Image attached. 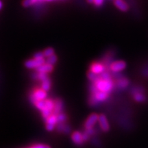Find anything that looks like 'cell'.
I'll return each mask as SVG.
<instances>
[{
    "mask_svg": "<svg viewBox=\"0 0 148 148\" xmlns=\"http://www.w3.org/2000/svg\"><path fill=\"white\" fill-rule=\"evenodd\" d=\"M50 87H51V82H50V79L49 78L46 79V80L43 81L42 82L41 84V89H42L45 91H48V90H50Z\"/></svg>",
    "mask_w": 148,
    "mask_h": 148,
    "instance_id": "9a60e30c",
    "label": "cell"
},
{
    "mask_svg": "<svg viewBox=\"0 0 148 148\" xmlns=\"http://www.w3.org/2000/svg\"><path fill=\"white\" fill-rule=\"evenodd\" d=\"M47 97V92L42 89H38L35 90L34 94L30 96V100L32 103H35L37 101L45 100Z\"/></svg>",
    "mask_w": 148,
    "mask_h": 148,
    "instance_id": "277c9868",
    "label": "cell"
},
{
    "mask_svg": "<svg viewBox=\"0 0 148 148\" xmlns=\"http://www.w3.org/2000/svg\"><path fill=\"white\" fill-rule=\"evenodd\" d=\"M34 57L35 59H43L45 56H44L43 52H42V51H38V52L34 53Z\"/></svg>",
    "mask_w": 148,
    "mask_h": 148,
    "instance_id": "484cf974",
    "label": "cell"
},
{
    "mask_svg": "<svg viewBox=\"0 0 148 148\" xmlns=\"http://www.w3.org/2000/svg\"><path fill=\"white\" fill-rule=\"evenodd\" d=\"M38 79H39V80L42 81V82H43V81L46 80V79H48L47 73H38Z\"/></svg>",
    "mask_w": 148,
    "mask_h": 148,
    "instance_id": "d4e9b609",
    "label": "cell"
},
{
    "mask_svg": "<svg viewBox=\"0 0 148 148\" xmlns=\"http://www.w3.org/2000/svg\"><path fill=\"white\" fill-rule=\"evenodd\" d=\"M62 108V101H61L60 99H57V100H56L54 110H53V112H54L56 115H58V114H60Z\"/></svg>",
    "mask_w": 148,
    "mask_h": 148,
    "instance_id": "4fadbf2b",
    "label": "cell"
},
{
    "mask_svg": "<svg viewBox=\"0 0 148 148\" xmlns=\"http://www.w3.org/2000/svg\"><path fill=\"white\" fill-rule=\"evenodd\" d=\"M126 67V64L124 61L119 60L114 62L113 63L110 65L111 71L113 72H119L124 70Z\"/></svg>",
    "mask_w": 148,
    "mask_h": 148,
    "instance_id": "8992f818",
    "label": "cell"
},
{
    "mask_svg": "<svg viewBox=\"0 0 148 148\" xmlns=\"http://www.w3.org/2000/svg\"><path fill=\"white\" fill-rule=\"evenodd\" d=\"M44 56L46 57V58H49V57L51 56L54 55V50H53V48L51 47H48L47 49H45L43 51Z\"/></svg>",
    "mask_w": 148,
    "mask_h": 148,
    "instance_id": "ac0fdd59",
    "label": "cell"
},
{
    "mask_svg": "<svg viewBox=\"0 0 148 148\" xmlns=\"http://www.w3.org/2000/svg\"><path fill=\"white\" fill-rule=\"evenodd\" d=\"M45 63V59H30V60H27L25 62V66L27 69H36L37 68H38L42 64Z\"/></svg>",
    "mask_w": 148,
    "mask_h": 148,
    "instance_id": "3957f363",
    "label": "cell"
},
{
    "mask_svg": "<svg viewBox=\"0 0 148 148\" xmlns=\"http://www.w3.org/2000/svg\"><path fill=\"white\" fill-rule=\"evenodd\" d=\"M35 106L36 107L37 109L42 112L45 109H46V103L45 100H40V101H37L36 103H34Z\"/></svg>",
    "mask_w": 148,
    "mask_h": 148,
    "instance_id": "2e32d148",
    "label": "cell"
},
{
    "mask_svg": "<svg viewBox=\"0 0 148 148\" xmlns=\"http://www.w3.org/2000/svg\"><path fill=\"white\" fill-rule=\"evenodd\" d=\"M103 0H94V3L96 6H101L103 4Z\"/></svg>",
    "mask_w": 148,
    "mask_h": 148,
    "instance_id": "83f0119b",
    "label": "cell"
},
{
    "mask_svg": "<svg viewBox=\"0 0 148 148\" xmlns=\"http://www.w3.org/2000/svg\"><path fill=\"white\" fill-rule=\"evenodd\" d=\"M104 66L101 63H99V62H95L90 67V71L96 74V75H101V73L104 72Z\"/></svg>",
    "mask_w": 148,
    "mask_h": 148,
    "instance_id": "ba28073f",
    "label": "cell"
},
{
    "mask_svg": "<svg viewBox=\"0 0 148 148\" xmlns=\"http://www.w3.org/2000/svg\"><path fill=\"white\" fill-rule=\"evenodd\" d=\"M86 1L89 3H94V0H86Z\"/></svg>",
    "mask_w": 148,
    "mask_h": 148,
    "instance_id": "f1b7e54d",
    "label": "cell"
},
{
    "mask_svg": "<svg viewBox=\"0 0 148 148\" xmlns=\"http://www.w3.org/2000/svg\"><path fill=\"white\" fill-rule=\"evenodd\" d=\"M98 122H99V126H100V128L103 131H104V132H107V131L109 130L110 126H109L108 119H107L106 116H105L104 114H99Z\"/></svg>",
    "mask_w": 148,
    "mask_h": 148,
    "instance_id": "52a82bcc",
    "label": "cell"
},
{
    "mask_svg": "<svg viewBox=\"0 0 148 148\" xmlns=\"http://www.w3.org/2000/svg\"><path fill=\"white\" fill-rule=\"evenodd\" d=\"M28 148H51V147L47 145H43V144H36V145H34Z\"/></svg>",
    "mask_w": 148,
    "mask_h": 148,
    "instance_id": "4316f807",
    "label": "cell"
},
{
    "mask_svg": "<svg viewBox=\"0 0 148 148\" xmlns=\"http://www.w3.org/2000/svg\"><path fill=\"white\" fill-rule=\"evenodd\" d=\"M36 2H38V0H23V2H22V5L25 8H27V7L34 5Z\"/></svg>",
    "mask_w": 148,
    "mask_h": 148,
    "instance_id": "d6986e66",
    "label": "cell"
},
{
    "mask_svg": "<svg viewBox=\"0 0 148 148\" xmlns=\"http://www.w3.org/2000/svg\"><path fill=\"white\" fill-rule=\"evenodd\" d=\"M88 77L90 80L92 81V82H96V81L98 80V79L99 78V77L97 76V75L96 74L92 73V72H88Z\"/></svg>",
    "mask_w": 148,
    "mask_h": 148,
    "instance_id": "7402d4cb",
    "label": "cell"
},
{
    "mask_svg": "<svg viewBox=\"0 0 148 148\" xmlns=\"http://www.w3.org/2000/svg\"><path fill=\"white\" fill-rule=\"evenodd\" d=\"M108 97V93L98 90L94 95V101H95V102H101V101L106 100Z\"/></svg>",
    "mask_w": 148,
    "mask_h": 148,
    "instance_id": "8fae6325",
    "label": "cell"
},
{
    "mask_svg": "<svg viewBox=\"0 0 148 148\" xmlns=\"http://www.w3.org/2000/svg\"><path fill=\"white\" fill-rule=\"evenodd\" d=\"M58 118H57V115L56 114H51V115L49 116L48 119L46 120L45 123V127L46 129L48 131L51 132V131H53L54 130L56 125L58 123Z\"/></svg>",
    "mask_w": 148,
    "mask_h": 148,
    "instance_id": "5b68a950",
    "label": "cell"
},
{
    "mask_svg": "<svg viewBox=\"0 0 148 148\" xmlns=\"http://www.w3.org/2000/svg\"><path fill=\"white\" fill-rule=\"evenodd\" d=\"M57 118H58V122L59 124H60V123H63L66 119V116L62 113L58 114V115H57Z\"/></svg>",
    "mask_w": 148,
    "mask_h": 148,
    "instance_id": "603a6c76",
    "label": "cell"
},
{
    "mask_svg": "<svg viewBox=\"0 0 148 148\" xmlns=\"http://www.w3.org/2000/svg\"><path fill=\"white\" fill-rule=\"evenodd\" d=\"M53 69V65H51V64H47V63H45L44 64H42V65L39 66L38 68H37L36 71L38 72V73H50V72L52 71Z\"/></svg>",
    "mask_w": 148,
    "mask_h": 148,
    "instance_id": "7c38bea8",
    "label": "cell"
},
{
    "mask_svg": "<svg viewBox=\"0 0 148 148\" xmlns=\"http://www.w3.org/2000/svg\"><path fill=\"white\" fill-rule=\"evenodd\" d=\"M56 61H57V57L54 54L51 56L50 57H49V58H47V60H46V63L51 64V65H53V64H56Z\"/></svg>",
    "mask_w": 148,
    "mask_h": 148,
    "instance_id": "44dd1931",
    "label": "cell"
},
{
    "mask_svg": "<svg viewBox=\"0 0 148 148\" xmlns=\"http://www.w3.org/2000/svg\"><path fill=\"white\" fill-rule=\"evenodd\" d=\"M134 100L137 102H144L146 100V97L142 92H136L134 95Z\"/></svg>",
    "mask_w": 148,
    "mask_h": 148,
    "instance_id": "5bb4252c",
    "label": "cell"
},
{
    "mask_svg": "<svg viewBox=\"0 0 148 148\" xmlns=\"http://www.w3.org/2000/svg\"><path fill=\"white\" fill-rule=\"evenodd\" d=\"M99 78L101 79H103V80H110V74H109L108 72L104 71L103 73L101 74Z\"/></svg>",
    "mask_w": 148,
    "mask_h": 148,
    "instance_id": "cb8c5ba5",
    "label": "cell"
},
{
    "mask_svg": "<svg viewBox=\"0 0 148 148\" xmlns=\"http://www.w3.org/2000/svg\"><path fill=\"white\" fill-rule=\"evenodd\" d=\"M98 120H99V115L97 114L92 113L90 114L84 123V127L86 129V131H89L92 130V127L96 124Z\"/></svg>",
    "mask_w": 148,
    "mask_h": 148,
    "instance_id": "7a4b0ae2",
    "label": "cell"
},
{
    "mask_svg": "<svg viewBox=\"0 0 148 148\" xmlns=\"http://www.w3.org/2000/svg\"><path fill=\"white\" fill-rule=\"evenodd\" d=\"M95 87L97 90L104 92H110L113 88V82L112 80H103L100 78L95 82Z\"/></svg>",
    "mask_w": 148,
    "mask_h": 148,
    "instance_id": "6da1fadb",
    "label": "cell"
},
{
    "mask_svg": "<svg viewBox=\"0 0 148 148\" xmlns=\"http://www.w3.org/2000/svg\"><path fill=\"white\" fill-rule=\"evenodd\" d=\"M45 1H52V0H45Z\"/></svg>",
    "mask_w": 148,
    "mask_h": 148,
    "instance_id": "4dcf8cb0",
    "label": "cell"
},
{
    "mask_svg": "<svg viewBox=\"0 0 148 148\" xmlns=\"http://www.w3.org/2000/svg\"><path fill=\"white\" fill-rule=\"evenodd\" d=\"M45 103H46V108L48 109L49 110H50L51 112H52L54 110V106H55V103L53 102L51 99H45Z\"/></svg>",
    "mask_w": 148,
    "mask_h": 148,
    "instance_id": "e0dca14e",
    "label": "cell"
},
{
    "mask_svg": "<svg viewBox=\"0 0 148 148\" xmlns=\"http://www.w3.org/2000/svg\"><path fill=\"white\" fill-rule=\"evenodd\" d=\"M129 84V82L128 80H127V79H121L119 80V82H118L117 84H118V86H119V88H125L126 87V86L128 85Z\"/></svg>",
    "mask_w": 148,
    "mask_h": 148,
    "instance_id": "ffe728a7",
    "label": "cell"
},
{
    "mask_svg": "<svg viewBox=\"0 0 148 148\" xmlns=\"http://www.w3.org/2000/svg\"><path fill=\"white\" fill-rule=\"evenodd\" d=\"M0 4H1V6H0V8H2V6H3V3H2V1H0Z\"/></svg>",
    "mask_w": 148,
    "mask_h": 148,
    "instance_id": "f546056e",
    "label": "cell"
},
{
    "mask_svg": "<svg viewBox=\"0 0 148 148\" xmlns=\"http://www.w3.org/2000/svg\"><path fill=\"white\" fill-rule=\"evenodd\" d=\"M71 139L73 142L76 145H80L84 142L83 134L79 132H74L71 135Z\"/></svg>",
    "mask_w": 148,
    "mask_h": 148,
    "instance_id": "9c48e42d",
    "label": "cell"
},
{
    "mask_svg": "<svg viewBox=\"0 0 148 148\" xmlns=\"http://www.w3.org/2000/svg\"><path fill=\"white\" fill-rule=\"evenodd\" d=\"M114 4L115 6L122 12H127L129 9L128 4L123 0H114Z\"/></svg>",
    "mask_w": 148,
    "mask_h": 148,
    "instance_id": "30bf717a",
    "label": "cell"
}]
</instances>
